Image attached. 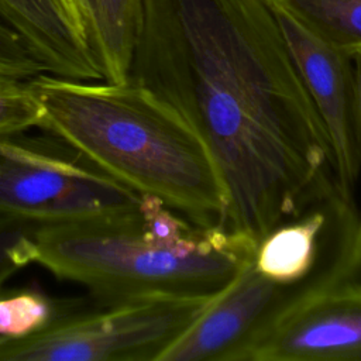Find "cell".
<instances>
[{
  "instance_id": "obj_1",
  "label": "cell",
  "mask_w": 361,
  "mask_h": 361,
  "mask_svg": "<svg viewBox=\"0 0 361 361\" xmlns=\"http://www.w3.org/2000/svg\"><path fill=\"white\" fill-rule=\"evenodd\" d=\"M272 3L142 0L128 75L196 133L226 190L221 224L255 241L337 189Z\"/></svg>"
},
{
  "instance_id": "obj_2",
  "label": "cell",
  "mask_w": 361,
  "mask_h": 361,
  "mask_svg": "<svg viewBox=\"0 0 361 361\" xmlns=\"http://www.w3.org/2000/svg\"><path fill=\"white\" fill-rule=\"evenodd\" d=\"M39 126L138 195H152L196 224L223 220L227 197L206 147L164 100L131 80L30 79Z\"/></svg>"
},
{
  "instance_id": "obj_3",
  "label": "cell",
  "mask_w": 361,
  "mask_h": 361,
  "mask_svg": "<svg viewBox=\"0 0 361 361\" xmlns=\"http://www.w3.org/2000/svg\"><path fill=\"white\" fill-rule=\"evenodd\" d=\"M255 240L220 223L190 224L161 199L96 219L39 224L34 262L100 303L213 299L250 262Z\"/></svg>"
},
{
  "instance_id": "obj_4",
  "label": "cell",
  "mask_w": 361,
  "mask_h": 361,
  "mask_svg": "<svg viewBox=\"0 0 361 361\" xmlns=\"http://www.w3.org/2000/svg\"><path fill=\"white\" fill-rule=\"evenodd\" d=\"M361 281V210L334 189L255 243L250 262L189 330L209 361H245L285 317L322 293Z\"/></svg>"
},
{
  "instance_id": "obj_5",
  "label": "cell",
  "mask_w": 361,
  "mask_h": 361,
  "mask_svg": "<svg viewBox=\"0 0 361 361\" xmlns=\"http://www.w3.org/2000/svg\"><path fill=\"white\" fill-rule=\"evenodd\" d=\"M210 300L85 302L45 330L3 343L0 361H159Z\"/></svg>"
},
{
  "instance_id": "obj_6",
  "label": "cell",
  "mask_w": 361,
  "mask_h": 361,
  "mask_svg": "<svg viewBox=\"0 0 361 361\" xmlns=\"http://www.w3.org/2000/svg\"><path fill=\"white\" fill-rule=\"evenodd\" d=\"M140 199L75 151L0 135V214L54 224L128 212Z\"/></svg>"
},
{
  "instance_id": "obj_7",
  "label": "cell",
  "mask_w": 361,
  "mask_h": 361,
  "mask_svg": "<svg viewBox=\"0 0 361 361\" xmlns=\"http://www.w3.org/2000/svg\"><path fill=\"white\" fill-rule=\"evenodd\" d=\"M272 7L326 131L336 185L341 193L354 197L361 176V126L353 55L316 35L276 0Z\"/></svg>"
},
{
  "instance_id": "obj_8",
  "label": "cell",
  "mask_w": 361,
  "mask_h": 361,
  "mask_svg": "<svg viewBox=\"0 0 361 361\" xmlns=\"http://www.w3.org/2000/svg\"><path fill=\"white\" fill-rule=\"evenodd\" d=\"M245 361H361V281L299 307L268 331Z\"/></svg>"
},
{
  "instance_id": "obj_9",
  "label": "cell",
  "mask_w": 361,
  "mask_h": 361,
  "mask_svg": "<svg viewBox=\"0 0 361 361\" xmlns=\"http://www.w3.org/2000/svg\"><path fill=\"white\" fill-rule=\"evenodd\" d=\"M0 20L20 35L47 73L102 80L79 20L65 0H0Z\"/></svg>"
},
{
  "instance_id": "obj_10",
  "label": "cell",
  "mask_w": 361,
  "mask_h": 361,
  "mask_svg": "<svg viewBox=\"0 0 361 361\" xmlns=\"http://www.w3.org/2000/svg\"><path fill=\"white\" fill-rule=\"evenodd\" d=\"M102 80H128L142 0H71Z\"/></svg>"
},
{
  "instance_id": "obj_11",
  "label": "cell",
  "mask_w": 361,
  "mask_h": 361,
  "mask_svg": "<svg viewBox=\"0 0 361 361\" xmlns=\"http://www.w3.org/2000/svg\"><path fill=\"white\" fill-rule=\"evenodd\" d=\"M83 303V299H54L35 288L1 289L0 336L10 341L37 334Z\"/></svg>"
},
{
  "instance_id": "obj_12",
  "label": "cell",
  "mask_w": 361,
  "mask_h": 361,
  "mask_svg": "<svg viewBox=\"0 0 361 361\" xmlns=\"http://www.w3.org/2000/svg\"><path fill=\"white\" fill-rule=\"evenodd\" d=\"M310 31L353 54L361 49V0H276Z\"/></svg>"
},
{
  "instance_id": "obj_13",
  "label": "cell",
  "mask_w": 361,
  "mask_h": 361,
  "mask_svg": "<svg viewBox=\"0 0 361 361\" xmlns=\"http://www.w3.org/2000/svg\"><path fill=\"white\" fill-rule=\"evenodd\" d=\"M30 79L0 75V135L39 126L42 111Z\"/></svg>"
},
{
  "instance_id": "obj_14",
  "label": "cell",
  "mask_w": 361,
  "mask_h": 361,
  "mask_svg": "<svg viewBox=\"0 0 361 361\" xmlns=\"http://www.w3.org/2000/svg\"><path fill=\"white\" fill-rule=\"evenodd\" d=\"M39 223L0 214V290L18 269L34 262V237Z\"/></svg>"
},
{
  "instance_id": "obj_15",
  "label": "cell",
  "mask_w": 361,
  "mask_h": 361,
  "mask_svg": "<svg viewBox=\"0 0 361 361\" xmlns=\"http://www.w3.org/2000/svg\"><path fill=\"white\" fill-rule=\"evenodd\" d=\"M44 72L42 63L20 35L0 20V75L30 79Z\"/></svg>"
},
{
  "instance_id": "obj_16",
  "label": "cell",
  "mask_w": 361,
  "mask_h": 361,
  "mask_svg": "<svg viewBox=\"0 0 361 361\" xmlns=\"http://www.w3.org/2000/svg\"><path fill=\"white\" fill-rule=\"evenodd\" d=\"M354 62V73H355V87H357V103H358V116L361 126V49L351 54Z\"/></svg>"
},
{
  "instance_id": "obj_17",
  "label": "cell",
  "mask_w": 361,
  "mask_h": 361,
  "mask_svg": "<svg viewBox=\"0 0 361 361\" xmlns=\"http://www.w3.org/2000/svg\"><path fill=\"white\" fill-rule=\"evenodd\" d=\"M65 1H66V3H68V6H69V7H71V10H72V11H73V14H75V16H76V13H75V10H73V7H72V3H71V0H65ZM76 18H78V16H76ZM79 24H80V23H79Z\"/></svg>"
},
{
  "instance_id": "obj_18",
  "label": "cell",
  "mask_w": 361,
  "mask_h": 361,
  "mask_svg": "<svg viewBox=\"0 0 361 361\" xmlns=\"http://www.w3.org/2000/svg\"><path fill=\"white\" fill-rule=\"evenodd\" d=\"M6 341H8V340H6L4 337H1V336H0V345H1L3 343H6Z\"/></svg>"
}]
</instances>
